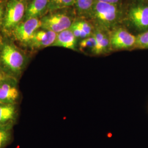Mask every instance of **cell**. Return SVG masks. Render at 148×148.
<instances>
[{
  "label": "cell",
  "mask_w": 148,
  "mask_h": 148,
  "mask_svg": "<svg viewBox=\"0 0 148 148\" xmlns=\"http://www.w3.org/2000/svg\"><path fill=\"white\" fill-rule=\"evenodd\" d=\"M21 99L19 80L7 76L0 82V103L19 104Z\"/></svg>",
  "instance_id": "obj_6"
},
{
  "label": "cell",
  "mask_w": 148,
  "mask_h": 148,
  "mask_svg": "<svg viewBox=\"0 0 148 148\" xmlns=\"http://www.w3.org/2000/svg\"><path fill=\"white\" fill-rule=\"evenodd\" d=\"M70 29L71 30V32H73L74 36L76 37V38L78 40V39H85L87 37H88L87 36V35L85 34L84 32H83L79 27H77L74 23L72 24L71 27H70Z\"/></svg>",
  "instance_id": "obj_20"
},
{
  "label": "cell",
  "mask_w": 148,
  "mask_h": 148,
  "mask_svg": "<svg viewBox=\"0 0 148 148\" xmlns=\"http://www.w3.org/2000/svg\"><path fill=\"white\" fill-rule=\"evenodd\" d=\"M135 48L148 49V30L142 32L136 36Z\"/></svg>",
  "instance_id": "obj_18"
},
{
  "label": "cell",
  "mask_w": 148,
  "mask_h": 148,
  "mask_svg": "<svg viewBox=\"0 0 148 148\" xmlns=\"http://www.w3.org/2000/svg\"><path fill=\"white\" fill-rule=\"evenodd\" d=\"M57 34L44 29H39L35 32L30 43L28 49L33 52L45 48L52 46L55 42Z\"/></svg>",
  "instance_id": "obj_9"
},
{
  "label": "cell",
  "mask_w": 148,
  "mask_h": 148,
  "mask_svg": "<svg viewBox=\"0 0 148 148\" xmlns=\"http://www.w3.org/2000/svg\"><path fill=\"white\" fill-rule=\"evenodd\" d=\"M41 27L40 18H34L23 21L13 29L10 37L15 42L28 49L34 34Z\"/></svg>",
  "instance_id": "obj_4"
},
{
  "label": "cell",
  "mask_w": 148,
  "mask_h": 148,
  "mask_svg": "<svg viewBox=\"0 0 148 148\" xmlns=\"http://www.w3.org/2000/svg\"><path fill=\"white\" fill-rule=\"evenodd\" d=\"M95 1L105 2V3H108L119 5V3L121 2V0H95Z\"/></svg>",
  "instance_id": "obj_22"
},
{
  "label": "cell",
  "mask_w": 148,
  "mask_h": 148,
  "mask_svg": "<svg viewBox=\"0 0 148 148\" xmlns=\"http://www.w3.org/2000/svg\"><path fill=\"white\" fill-rule=\"evenodd\" d=\"M19 112L18 104L0 103V125L14 127L18 120Z\"/></svg>",
  "instance_id": "obj_10"
},
{
  "label": "cell",
  "mask_w": 148,
  "mask_h": 148,
  "mask_svg": "<svg viewBox=\"0 0 148 148\" xmlns=\"http://www.w3.org/2000/svg\"><path fill=\"white\" fill-rule=\"evenodd\" d=\"M74 5V0H56L53 4L48 6L47 11L53 12Z\"/></svg>",
  "instance_id": "obj_17"
},
{
  "label": "cell",
  "mask_w": 148,
  "mask_h": 148,
  "mask_svg": "<svg viewBox=\"0 0 148 148\" xmlns=\"http://www.w3.org/2000/svg\"><path fill=\"white\" fill-rule=\"evenodd\" d=\"M96 46L95 38L92 35L91 36L82 40L79 43V51L84 53L93 54Z\"/></svg>",
  "instance_id": "obj_16"
},
{
  "label": "cell",
  "mask_w": 148,
  "mask_h": 148,
  "mask_svg": "<svg viewBox=\"0 0 148 148\" xmlns=\"http://www.w3.org/2000/svg\"><path fill=\"white\" fill-rule=\"evenodd\" d=\"M49 0H31L27 3V11L23 21L42 16L47 12Z\"/></svg>",
  "instance_id": "obj_12"
},
{
  "label": "cell",
  "mask_w": 148,
  "mask_h": 148,
  "mask_svg": "<svg viewBox=\"0 0 148 148\" xmlns=\"http://www.w3.org/2000/svg\"><path fill=\"white\" fill-rule=\"evenodd\" d=\"M40 19L41 28L57 34L69 29L74 22L71 16L63 12H50Z\"/></svg>",
  "instance_id": "obj_5"
},
{
  "label": "cell",
  "mask_w": 148,
  "mask_h": 148,
  "mask_svg": "<svg viewBox=\"0 0 148 148\" xmlns=\"http://www.w3.org/2000/svg\"><path fill=\"white\" fill-rule=\"evenodd\" d=\"M7 76H7V75L0 69V82H1L2 79H5V77H6Z\"/></svg>",
  "instance_id": "obj_23"
},
{
  "label": "cell",
  "mask_w": 148,
  "mask_h": 148,
  "mask_svg": "<svg viewBox=\"0 0 148 148\" xmlns=\"http://www.w3.org/2000/svg\"><path fill=\"white\" fill-rule=\"evenodd\" d=\"M96 46L93 54L101 55L109 53L111 51L110 34L106 33V30L98 27L93 32Z\"/></svg>",
  "instance_id": "obj_11"
},
{
  "label": "cell",
  "mask_w": 148,
  "mask_h": 148,
  "mask_svg": "<svg viewBox=\"0 0 148 148\" xmlns=\"http://www.w3.org/2000/svg\"><path fill=\"white\" fill-rule=\"evenodd\" d=\"M127 21L139 32L148 30V4H138L131 6L127 12Z\"/></svg>",
  "instance_id": "obj_7"
},
{
  "label": "cell",
  "mask_w": 148,
  "mask_h": 148,
  "mask_svg": "<svg viewBox=\"0 0 148 148\" xmlns=\"http://www.w3.org/2000/svg\"><path fill=\"white\" fill-rule=\"evenodd\" d=\"M74 23L84 32L88 37L91 36L93 35L94 31L93 30L92 25L88 22L85 21H74Z\"/></svg>",
  "instance_id": "obj_19"
},
{
  "label": "cell",
  "mask_w": 148,
  "mask_h": 148,
  "mask_svg": "<svg viewBox=\"0 0 148 148\" xmlns=\"http://www.w3.org/2000/svg\"><path fill=\"white\" fill-rule=\"evenodd\" d=\"M7 1L5 0L0 1V27H2L3 21L5 13V5Z\"/></svg>",
  "instance_id": "obj_21"
},
{
  "label": "cell",
  "mask_w": 148,
  "mask_h": 148,
  "mask_svg": "<svg viewBox=\"0 0 148 148\" xmlns=\"http://www.w3.org/2000/svg\"><path fill=\"white\" fill-rule=\"evenodd\" d=\"M77 39L69 29L57 34L56 41L52 46L61 47L69 49L77 50Z\"/></svg>",
  "instance_id": "obj_13"
},
{
  "label": "cell",
  "mask_w": 148,
  "mask_h": 148,
  "mask_svg": "<svg viewBox=\"0 0 148 148\" xmlns=\"http://www.w3.org/2000/svg\"><path fill=\"white\" fill-rule=\"evenodd\" d=\"M111 51L129 50L135 48L136 36L126 29L119 27L110 34Z\"/></svg>",
  "instance_id": "obj_8"
},
{
  "label": "cell",
  "mask_w": 148,
  "mask_h": 148,
  "mask_svg": "<svg viewBox=\"0 0 148 148\" xmlns=\"http://www.w3.org/2000/svg\"><path fill=\"white\" fill-rule=\"evenodd\" d=\"M90 16L96 21L99 27L109 30L114 27L120 18L119 5L95 1Z\"/></svg>",
  "instance_id": "obj_2"
},
{
  "label": "cell",
  "mask_w": 148,
  "mask_h": 148,
  "mask_svg": "<svg viewBox=\"0 0 148 148\" xmlns=\"http://www.w3.org/2000/svg\"><path fill=\"white\" fill-rule=\"evenodd\" d=\"M0 1H1V0H0Z\"/></svg>",
  "instance_id": "obj_24"
},
{
  "label": "cell",
  "mask_w": 148,
  "mask_h": 148,
  "mask_svg": "<svg viewBox=\"0 0 148 148\" xmlns=\"http://www.w3.org/2000/svg\"><path fill=\"white\" fill-rule=\"evenodd\" d=\"M27 3V0H8L7 1L1 27L5 36L11 37L13 29L23 21Z\"/></svg>",
  "instance_id": "obj_3"
},
{
  "label": "cell",
  "mask_w": 148,
  "mask_h": 148,
  "mask_svg": "<svg viewBox=\"0 0 148 148\" xmlns=\"http://www.w3.org/2000/svg\"><path fill=\"white\" fill-rule=\"evenodd\" d=\"M29 61L27 52L11 37L0 36V69L7 76L19 81Z\"/></svg>",
  "instance_id": "obj_1"
},
{
  "label": "cell",
  "mask_w": 148,
  "mask_h": 148,
  "mask_svg": "<svg viewBox=\"0 0 148 148\" xmlns=\"http://www.w3.org/2000/svg\"><path fill=\"white\" fill-rule=\"evenodd\" d=\"M13 128L10 126L0 125V148H7L13 142Z\"/></svg>",
  "instance_id": "obj_14"
},
{
  "label": "cell",
  "mask_w": 148,
  "mask_h": 148,
  "mask_svg": "<svg viewBox=\"0 0 148 148\" xmlns=\"http://www.w3.org/2000/svg\"><path fill=\"white\" fill-rule=\"evenodd\" d=\"M95 0H74V5L79 14L90 15Z\"/></svg>",
  "instance_id": "obj_15"
}]
</instances>
